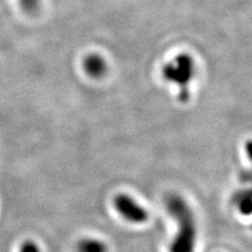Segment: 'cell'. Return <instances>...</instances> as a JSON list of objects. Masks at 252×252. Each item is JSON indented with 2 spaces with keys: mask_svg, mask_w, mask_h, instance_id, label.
<instances>
[{
  "mask_svg": "<svg viewBox=\"0 0 252 252\" xmlns=\"http://www.w3.org/2000/svg\"><path fill=\"white\" fill-rule=\"evenodd\" d=\"M83 69L93 79H100L107 73V63L99 54H90L83 60Z\"/></svg>",
  "mask_w": 252,
  "mask_h": 252,
  "instance_id": "277c9868",
  "label": "cell"
},
{
  "mask_svg": "<svg viewBox=\"0 0 252 252\" xmlns=\"http://www.w3.org/2000/svg\"><path fill=\"white\" fill-rule=\"evenodd\" d=\"M104 242L96 239H83L77 244V252H107Z\"/></svg>",
  "mask_w": 252,
  "mask_h": 252,
  "instance_id": "5b68a950",
  "label": "cell"
},
{
  "mask_svg": "<svg viewBox=\"0 0 252 252\" xmlns=\"http://www.w3.org/2000/svg\"><path fill=\"white\" fill-rule=\"evenodd\" d=\"M114 206L120 216L130 223L142 224L148 220L146 209L127 194H117L114 199Z\"/></svg>",
  "mask_w": 252,
  "mask_h": 252,
  "instance_id": "3957f363",
  "label": "cell"
},
{
  "mask_svg": "<svg viewBox=\"0 0 252 252\" xmlns=\"http://www.w3.org/2000/svg\"><path fill=\"white\" fill-rule=\"evenodd\" d=\"M165 206L178 224V232L170 245V252H194L196 224L191 208L182 196L176 193L166 196Z\"/></svg>",
  "mask_w": 252,
  "mask_h": 252,
  "instance_id": "6da1fadb",
  "label": "cell"
},
{
  "mask_svg": "<svg viewBox=\"0 0 252 252\" xmlns=\"http://www.w3.org/2000/svg\"><path fill=\"white\" fill-rule=\"evenodd\" d=\"M245 149H246V154H247L248 158L252 161V141H248L247 142V144L245 146Z\"/></svg>",
  "mask_w": 252,
  "mask_h": 252,
  "instance_id": "9c48e42d",
  "label": "cell"
},
{
  "mask_svg": "<svg viewBox=\"0 0 252 252\" xmlns=\"http://www.w3.org/2000/svg\"><path fill=\"white\" fill-rule=\"evenodd\" d=\"M194 75L195 63L193 58L188 54L178 55L162 68V76L165 80L179 88L178 98L182 102H186L190 96L188 86Z\"/></svg>",
  "mask_w": 252,
  "mask_h": 252,
  "instance_id": "7a4b0ae2",
  "label": "cell"
},
{
  "mask_svg": "<svg viewBox=\"0 0 252 252\" xmlns=\"http://www.w3.org/2000/svg\"><path fill=\"white\" fill-rule=\"evenodd\" d=\"M23 12L33 15L40 10V0H18Z\"/></svg>",
  "mask_w": 252,
  "mask_h": 252,
  "instance_id": "52a82bcc",
  "label": "cell"
},
{
  "mask_svg": "<svg viewBox=\"0 0 252 252\" xmlns=\"http://www.w3.org/2000/svg\"><path fill=\"white\" fill-rule=\"evenodd\" d=\"M234 204L244 216L252 214V191L245 190L239 192L234 198Z\"/></svg>",
  "mask_w": 252,
  "mask_h": 252,
  "instance_id": "8992f818",
  "label": "cell"
},
{
  "mask_svg": "<svg viewBox=\"0 0 252 252\" xmlns=\"http://www.w3.org/2000/svg\"><path fill=\"white\" fill-rule=\"evenodd\" d=\"M20 252H41L40 248L33 241H26L22 243L20 247Z\"/></svg>",
  "mask_w": 252,
  "mask_h": 252,
  "instance_id": "ba28073f",
  "label": "cell"
}]
</instances>
